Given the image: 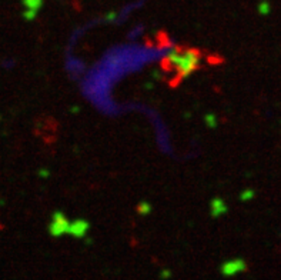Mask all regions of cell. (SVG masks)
I'll use <instances>...</instances> for the list:
<instances>
[{
	"mask_svg": "<svg viewBox=\"0 0 281 280\" xmlns=\"http://www.w3.org/2000/svg\"><path fill=\"white\" fill-rule=\"evenodd\" d=\"M246 269H247V266L244 263V260H241V259H234V260H230V262L223 264L221 272H223V275H226V276H233V275H235V273L244 272Z\"/></svg>",
	"mask_w": 281,
	"mask_h": 280,
	"instance_id": "3957f363",
	"label": "cell"
},
{
	"mask_svg": "<svg viewBox=\"0 0 281 280\" xmlns=\"http://www.w3.org/2000/svg\"><path fill=\"white\" fill-rule=\"evenodd\" d=\"M69 226L70 225H69L67 219L65 217V214L62 213V212H56V213L53 214L49 230L53 236H62L63 233L69 231Z\"/></svg>",
	"mask_w": 281,
	"mask_h": 280,
	"instance_id": "7a4b0ae2",
	"label": "cell"
},
{
	"mask_svg": "<svg viewBox=\"0 0 281 280\" xmlns=\"http://www.w3.org/2000/svg\"><path fill=\"white\" fill-rule=\"evenodd\" d=\"M22 1H23L26 10H33V12H37L43 4V0H22Z\"/></svg>",
	"mask_w": 281,
	"mask_h": 280,
	"instance_id": "5b68a950",
	"label": "cell"
},
{
	"mask_svg": "<svg viewBox=\"0 0 281 280\" xmlns=\"http://www.w3.org/2000/svg\"><path fill=\"white\" fill-rule=\"evenodd\" d=\"M146 206H147V204H146V203H141V204H140V206H139V212H140V213H149V212H146Z\"/></svg>",
	"mask_w": 281,
	"mask_h": 280,
	"instance_id": "52a82bcc",
	"label": "cell"
},
{
	"mask_svg": "<svg viewBox=\"0 0 281 280\" xmlns=\"http://www.w3.org/2000/svg\"><path fill=\"white\" fill-rule=\"evenodd\" d=\"M167 60L177 69L180 77H187L200 65V54L196 50H182L174 48L167 53Z\"/></svg>",
	"mask_w": 281,
	"mask_h": 280,
	"instance_id": "6da1fadb",
	"label": "cell"
},
{
	"mask_svg": "<svg viewBox=\"0 0 281 280\" xmlns=\"http://www.w3.org/2000/svg\"><path fill=\"white\" fill-rule=\"evenodd\" d=\"M226 210H227V207H226V204H224L221 200L217 199V200L213 202V214H214V216H218L220 213H224Z\"/></svg>",
	"mask_w": 281,
	"mask_h": 280,
	"instance_id": "8992f818",
	"label": "cell"
},
{
	"mask_svg": "<svg viewBox=\"0 0 281 280\" xmlns=\"http://www.w3.org/2000/svg\"><path fill=\"white\" fill-rule=\"evenodd\" d=\"M89 228H90V225L86 220H76L74 223H71L69 226V233L73 234L74 237H83L87 233Z\"/></svg>",
	"mask_w": 281,
	"mask_h": 280,
	"instance_id": "277c9868",
	"label": "cell"
}]
</instances>
